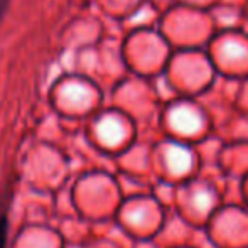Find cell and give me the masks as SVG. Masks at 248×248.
Instances as JSON below:
<instances>
[{
    "mask_svg": "<svg viewBox=\"0 0 248 248\" xmlns=\"http://www.w3.org/2000/svg\"><path fill=\"white\" fill-rule=\"evenodd\" d=\"M172 127L177 132L186 135H193L201 128V117L189 107H177L170 113Z\"/></svg>",
    "mask_w": 248,
    "mask_h": 248,
    "instance_id": "1",
    "label": "cell"
},
{
    "mask_svg": "<svg viewBox=\"0 0 248 248\" xmlns=\"http://www.w3.org/2000/svg\"><path fill=\"white\" fill-rule=\"evenodd\" d=\"M167 164H169V169L176 176H181V174H186L191 169V166H193V155L183 145H170L167 149Z\"/></svg>",
    "mask_w": 248,
    "mask_h": 248,
    "instance_id": "2",
    "label": "cell"
},
{
    "mask_svg": "<svg viewBox=\"0 0 248 248\" xmlns=\"http://www.w3.org/2000/svg\"><path fill=\"white\" fill-rule=\"evenodd\" d=\"M213 202H215L213 194L209 193V191H206V189L196 191V193H194V196H193V206H194V209H196L199 215H206V213L211 209Z\"/></svg>",
    "mask_w": 248,
    "mask_h": 248,
    "instance_id": "3",
    "label": "cell"
},
{
    "mask_svg": "<svg viewBox=\"0 0 248 248\" xmlns=\"http://www.w3.org/2000/svg\"><path fill=\"white\" fill-rule=\"evenodd\" d=\"M7 204L0 199V248H7V238H9V213Z\"/></svg>",
    "mask_w": 248,
    "mask_h": 248,
    "instance_id": "4",
    "label": "cell"
},
{
    "mask_svg": "<svg viewBox=\"0 0 248 248\" xmlns=\"http://www.w3.org/2000/svg\"><path fill=\"white\" fill-rule=\"evenodd\" d=\"M245 54H247L245 47L238 43H228L225 46V56L230 59H242L245 58Z\"/></svg>",
    "mask_w": 248,
    "mask_h": 248,
    "instance_id": "5",
    "label": "cell"
},
{
    "mask_svg": "<svg viewBox=\"0 0 248 248\" xmlns=\"http://www.w3.org/2000/svg\"><path fill=\"white\" fill-rule=\"evenodd\" d=\"M12 0H0V24H2L3 17H5L7 10H9V5Z\"/></svg>",
    "mask_w": 248,
    "mask_h": 248,
    "instance_id": "6",
    "label": "cell"
}]
</instances>
